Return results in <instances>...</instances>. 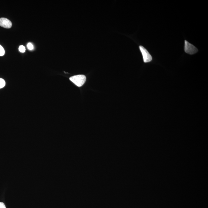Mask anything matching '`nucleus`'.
Segmentation results:
<instances>
[{
	"label": "nucleus",
	"instance_id": "6",
	"mask_svg": "<svg viewBox=\"0 0 208 208\" xmlns=\"http://www.w3.org/2000/svg\"><path fill=\"white\" fill-rule=\"evenodd\" d=\"M5 54V50L4 48L0 45V56H3Z\"/></svg>",
	"mask_w": 208,
	"mask_h": 208
},
{
	"label": "nucleus",
	"instance_id": "2",
	"mask_svg": "<svg viewBox=\"0 0 208 208\" xmlns=\"http://www.w3.org/2000/svg\"><path fill=\"white\" fill-rule=\"evenodd\" d=\"M184 50L186 53L190 55L195 54L198 51L196 47L186 40L185 41Z\"/></svg>",
	"mask_w": 208,
	"mask_h": 208
},
{
	"label": "nucleus",
	"instance_id": "8",
	"mask_svg": "<svg viewBox=\"0 0 208 208\" xmlns=\"http://www.w3.org/2000/svg\"><path fill=\"white\" fill-rule=\"evenodd\" d=\"M27 47L28 49L30 50H33L34 49V46L33 44L29 42L28 43L27 45Z\"/></svg>",
	"mask_w": 208,
	"mask_h": 208
},
{
	"label": "nucleus",
	"instance_id": "7",
	"mask_svg": "<svg viewBox=\"0 0 208 208\" xmlns=\"http://www.w3.org/2000/svg\"><path fill=\"white\" fill-rule=\"evenodd\" d=\"M19 51L22 53H25V47L23 45H20L19 48Z\"/></svg>",
	"mask_w": 208,
	"mask_h": 208
},
{
	"label": "nucleus",
	"instance_id": "3",
	"mask_svg": "<svg viewBox=\"0 0 208 208\" xmlns=\"http://www.w3.org/2000/svg\"><path fill=\"white\" fill-rule=\"evenodd\" d=\"M139 49L143 56V61L144 63L150 62L152 61V57L150 55L148 51L144 47L140 45L139 46Z\"/></svg>",
	"mask_w": 208,
	"mask_h": 208
},
{
	"label": "nucleus",
	"instance_id": "1",
	"mask_svg": "<svg viewBox=\"0 0 208 208\" xmlns=\"http://www.w3.org/2000/svg\"><path fill=\"white\" fill-rule=\"evenodd\" d=\"M69 80L77 86L81 87L85 83L86 77L84 75H78L70 78Z\"/></svg>",
	"mask_w": 208,
	"mask_h": 208
},
{
	"label": "nucleus",
	"instance_id": "4",
	"mask_svg": "<svg viewBox=\"0 0 208 208\" xmlns=\"http://www.w3.org/2000/svg\"><path fill=\"white\" fill-rule=\"evenodd\" d=\"M12 24L11 21L5 18H0V26L5 28L9 29L11 28Z\"/></svg>",
	"mask_w": 208,
	"mask_h": 208
},
{
	"label": "nucleus",
	"instance_id": "5",
	"mask_svg": "<svg viewBox=\"0 0 208 208\" xmlns=\"http://www.w3.org/2000/svg\"><path fill=\"white\" fill-rule=\"evenodd\" d=\"M6 85L5 81L2 78H0V89L3 88Z\"/></svg>",
	"mask_w": 208,
	"mask_h": 208
},
{
	"label": "nucleus",
	"instance_id": "9",
	"mask_svg": "<svg viewBox=\"0 0 208 208\" xmlns=\"http://www.w3.org/2000/svg\"><path fill=\"white\" fill-rule=\"evenodd\" d=\"M0 208H6V207L3 202H0Z\"/></svg>",
	"mask_w": 208,
	"mask_h": 208
}]
</instances>
